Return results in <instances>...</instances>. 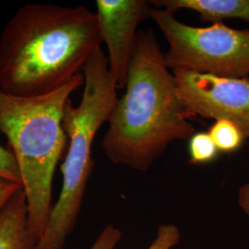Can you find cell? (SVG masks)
Wrapping results in <instances>:
<instances>
[{
    "label": "cell",
    "mask_w": 249,
    "mask_h": 249,
    "mask_svg": "<svg viewBox=\"0 0 249 249\" xmlns=\"http://www.w3.org/2000/svg\"><path fill=\"white\" fill-rule=\"evenodd\" d=\"M178 99L190 116L227 120L249 138V79L175 71Z\"/></svg>",
    "instance_id": "cell-6"
},
{
    "label": "cell",
    "mask_w": 249,
    "mask_h": 249,
    "mask_svg": "<svg viewBox=\"0 0 249 249\" xmlns=\"http://www.w3.org/2000/svg\"><path fill=\"white\" fill-rule=\"evenodd\" d=\"M0 178L8 179L21 185L18 164L9 149L0 145Z\"/></svg>",
    "instance_id": "cell-13"
},
{
    "label": "cell",
    "mask_w": 249,
    "mask_h": 249,
    "mask_svg": "<svg viewBox=\"0 0 249 249\" xmlns=\"http://www.w3.org/2000/svg\"><path fill=\"white\" fill-rule=\"evenodd\" d=\"M28 224L25 193L21 188L0 210V249H37Z\"/></svg>",
    "instance_id": "cell-8"
},
{
    "label": "cell",
    "mask_w": 249,
    "mask_h": 249,
    "mask_svg": "<svg viewBox=\"0 0 249 249\" xmlns=\"http://www.w3.org/2000/svg\"><path fill=\"white\" fill-rule=\"evenodd\" d=\"M101 44L95 12L26 4L0 34V90L17 97L50 93L82 73Z\"/></svg>",
    "instance_id": "cell-1"
},
{
    "label": "cell",
    "mask_w": 249,
    "mask_h": 249,
    "mask_svg": "<svg viewBox=\"0 0 249 249\" xmlns=\"http://www.w3.org/2000/svg\"><path fill=\"white\" fill-rule=\"evenodd\" d=\"M96 16L102 43L108 51V69L116 89L125 87L137 45L138 26L149 17L150 1L97 0Z\"/></svg>",
    "instance_id": "cell-7"
},
{
    "label": "cell",
    "mask_w": 249,
    "mask_h": 249,
    "mask_svg": "<svg viewBox=\"0 0 249 249\" xmlns=\"http://www.w3.org/2000/svg\"><path fill=\"white\" fill-rule=\"evenodd\" d=\"M19 188H21L20 184L5 178H0V210L5 206Z\"/></svg>",
    "instance_id": "cell-15"
},
{
    "label": "cell",
    "mask_w": 249,
    "mask_h": 249,
    "mask_svg": "<svg viewBox=\"0 0 249 249\" xmlns=\"http://www.w3.org/2000/svg\"><path fill=\"white\" fill-rule=\"evenodd\" d=\"M121 231L116 226L109 224L99 234L97 239L89 249H115L121 239Z\"/></svg>",
    "instance_id": "cell-14"
},
{
    "label": "cell",
    "mask_w": 249,
    "mask_h": 249,
    "mask_svg": "<svg viewBox=\"0 0 249 249\" xmlns=\"http://www.w3.org/2000/svg\"><path fill=\"white\" fill-rule=\"evenodd\" d=\"M82 73L84 88L80 103L74 107L69 100L63 116L68 151L61 165V192L52 207L37 249H64L77 223L93 168V141L101 126L109 121L118 100L102 47L90 56Z\"/></svg>",
    "instance_id": "cell-4"
},
{
    "label": "cell",
    "mask_w": 249,
    "mask_h": 249,
    "mask_svg": "<svg viewBox=\"0 0 249 249\" xmlns=\"http://www.w3.org/2000/svg\"><path fill=\"white\" fill-rule=\"evenodd\" d=\"M150 4L174 13L178 9H189L196 12L201 20L212 23L228 18L249 22V0H152Z\"/></svg>",
    "instance_id": "cell-9"
},
{
    "label": "cell",
    "mask_w": 249,
    "mask_h": 249,
    "mask_svg": "<svg viewBox=\"0 0 249 249\" xmlns=\"http://www.w3.org/2000/svg\"><path fill=\"white\" fill-rule=\"evenodd\" d=\"M124 88L101 147L113 163L145 172L169 144L189 140L195 133L151 29L138 33Z\"/></svg>",
    "instance_id": "cell-2"
},
{
    "label": "cell",
    "mask_w": 249,
    "mask_h": 249,
    "mask_svg": "<svg viewBox=\"0 0 249 249\" xmlns=\"http://www.w3.org/2000/svg\"><path fill=\"white\" fill-rule=\"evenodd\" d=\"M219 150L208 132L194 133L188 140L189 162L192 164H205L213 161Z\"/></svg>",
    "instance_id": "cell-11"
},
{
    "label": "cell",
    "mask_w": 249,
    "mask_h": 249,
    "mask_svg": "<svg viewBox=\"0 0 249 249\" xmlns=\"http://www.w3.org/2000/svg\"><path fill=\"white\" fill-rule=\"evenodd\" d=\"M180 241V231L174 224L160 225L155 240L147 249H172Z\"/></svg>",
    "instance_id": "cell-12"
},
{
    "label": "cell",
    "mask_w": 249,
    "mask_h": 249,
    "mask_svg": "<svg viewBox=\"0 0 249 249\" xmlns=\"http://www.w3.org/2000/svg\"><path fill=\"white\" fill-rule=\"evenodd\" d=\"M149 17L168 43L164 60L172 71L248 78L249 30L232 29L223 22L191 26L179 21L174 12L157 8H150Z\"/></svg>",
    "instance_id": "cell-5"
},
{
    "label": "cell",
    "mask_w": 249,
    "mask_h": 249,
    "mask_svg": "<svg viewBox=\"0 0 249 249\" xmlns=\"http://www.w3.org/2000/svg\"><path fill=\"white\" fill-rule=\"evenodd\" d=\"M84 84L80 73L64 86L36 97H17L0 90V131L9 142L25 193L28 224L41 238L52 210V184L58 160L68 144L63 127L65 107Z\"/></svg>",
    "instance_id": "cell-3"
},
{
    "label": "cell",
    "mask_w": 249,
    "mask_h": 249,
    "mask_svg": "<svg viewBox=\"0 0 249 249\" xmlns=\"http://www.w3.org/2000/svg\"><path fill=\"white\" fill-rule=\"evenodd\" d=\"M237 202L244 213L247 214L249 217V183L245 184L239 189Z\"/></svg>",
    "instance_id": "cell-16"
},
{
    "label": "cell",
    "mask_w": 249,
    "mask_h": 249,
    "mask_svg": "<svg viewBox=\"0 0 249 249\" xmlns=\"http://www.w3.org/2000/svg\"><path fill=\"white\" fill-rule=\"evenodd\" d=\"M219 151L230 153L237 151L246 139L240 128L227 120H215L209 132Z\"/></svg>",
    "instance_id": "cell-10"
}]
</instances>
